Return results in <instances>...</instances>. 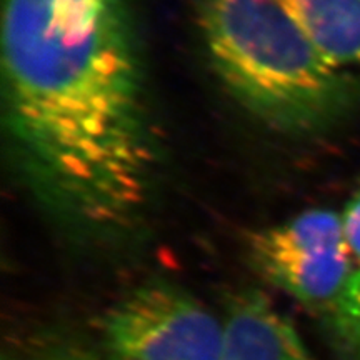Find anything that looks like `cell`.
Returning <instances> with one entry per match:
<instances>
[{
    "label": "cell",
    "mask_w": 360,
    "mask_h": 360,
    "mask_svg": "<svg viewBox=\"0 0 360 360\" xmlns=\"http://www.w3.org/2000/svg\"><path fill=\"white\" fill-rule=\"evenodd\" d=\"M7 124L27 172L85 227L130 222L154 164L124 0H2Z\"/></svg>",
    "instance_id": "1"
},
{
    "label": "cell",
    "mask_w": 360,
    "mask_h": 360,
    "mask_svg": "<svg viewBox=\"0 0 360 360\" xmlns=\"http://www.w3.org/2000/svg\"><path fill=\"white\" fill-rule=\"evenodd\" d=\"M199 24L219 77L269 122L309 129L340 103L339 69L276 0H199Z\"/></svg>",
    "instance_id": "2"
},
{
    "label": "cell",
    "mask_w": 360,
    "mask_h": 360,
    "mask_svg": "<svg viewBox=\"0 0 360 360\" xmlns=\"http://www.w3.org/2000/svg\"><path fill=\"white\" fill-rule=\"evenodd\" d=\"M107 349L122 360H219L224 323L170 283H146L102 321Z\"/></svg>",
    "instance_id": "3"
},
{
    "label": "cell",
    "mask_w": 360,
    "mask_h": 360,
    "mask_svg": "<svg viewBox=\"0 0 360 360\" xmlns=\"http://www.w3.org/2000/svg\"><path fill=\"white\" fill-rule=\"evenodd\" d=\"M249 255L265 281L309 307H332L355 270L342 215L326 209L255 232Z\"/></svg>",
    "instance_id": "4"
},
{
    "label": "cell",
    "mask_w": 360,
    "mask_h": 360,
    "mask_svg": "<svg viewBox=\"0 0 360 360\" xmlns=\"http://www.w3.org/2000/svg\"><path fill=\"white\" fill-rule=\"evenodd\" d=\"M219 360H314L302 337L257 290L231 300Z\"/></svg>",
    "instance_id": "5"
},
{
    "label": "cell",
    "mask_w": 360,
    "mask_h": 360,
    "mask_svg": "<svg viewBox=\"0 0 360 360\" xmlns=\"http://www.w3.org/2000/svg\"><path fill=\"white\" fill-rule=\"evenodd\" d=\"M335 69L360 65V0H276Z\"/></svg>",
    "instance_id": "6"
},
{
    "label": "cell",
    "mask_w": 360,
    "mask_h": 360,
    "mask_svg": "<svg viewBox=\"0 0 360 360\" xmlns=\"http://www.w3.org/2000/svg\"><path fill=\"white\" fill-rule=\"evenodd\" d=\"M330 312L340 345L350 360H360V267L352 272Z\"/></svg>",
    "instance_id": "7"
},
{
    "label": "cell",
    "mask_w": 360,
    "mask_h": 360,
    "mask_svg": "<svg viewBox=\"0 0 360 360\" xmlns=\"http://www.w3.org/2000/svg\"><path fill=\"white\" fill-rule=\"evenodd\" d=\"M342 224H344V233L347 247L352 255L354 264L360 267V192L350 200V204L342 214Z\"/></svg>",
    "instance_id": "8"
},
{
    "label": "cell",
    "mask_w": 360,
    "mask_h": 360,
    "mask_svg": "<svg viewBox=\"0 0 360 360\" xmlns=\"http://www.w3.org/2000/svg\"><path fill=\"white\" fill-rule=\"evenodd\" d=\"M37 360H122L112 355V359L101 357V355L90 354L87 350H80L75 347H56L40 354Z\"/></svg>",
    "instance_id": "9"
},
{
    "label": "cell",
    "mask_w": 360,
    "mask_h": 360,
    "mask_svg": "<svg viewBox=\"0 0 360 360\" xmlns=\"http://www.w3.org/2000/svg\"><path fill=\"white\" fill-rule=\"evenodd\" d=\"M4 360H11V359H7V357H4Z\"/></svg>",
    "instance_id": "10"
}]
</instances>
